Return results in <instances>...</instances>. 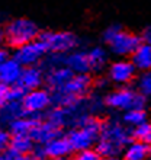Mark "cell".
Wrapping results in <instances>:
<instances>
[{
	"instance_id": "obj_1",
	"label": "cell",
	"mask_w": 151,
	"mask_h": 160,
	"mask_svg": "<svg viewBox=\"0 0 151 160\" xmlns=\"http://www.w3.org/2000/svg\"><path fill=\"white\" fill-rule=\"evenodd\" d=\"M103 122L93 117H81L77 127L68 132V141L71 144L73 152H83L96 146L97 140L100 138Z\"/></svg>"
},
{
	"instance_id": "obj_2",
	"label": "cell",
	"mask_w": 151,
	"mask_h": 160,
	"mask_svg": "<svg viewBox=\"0 0 151 160\" xmlns=\"http://www.w3.org/2000/svg\"><path fill=\"white\" fill-rule=\"evenodd\" d=\"M39 29L37 23L26 18H16L12 19L3 29V38L6 44L13 48L22 47L28 42L34 41L39 37Z\"/></svg>"
},
{
	"instance_id": "obj_3",
	"label": "cell",
	"mask_w": 151,
	"mask_h": 160,
	"mask_svg": "<svg viewBox=\"0 0 151 160\" xmlns=\"http://www.w3.org/2000/svg\"><path fill=\"white\" fill-rule=\"evenodd\" d=\"M103 41L109 45L113 54L121 55V57L132 55L134 51L138 48V45L143 42L141 37L131 34L128 31H124L118 25L106 28L103 32Z\"/></svg>"
},
{
	"instance_id": "obj_4",
	"label": "cell",
	"mask_w": 151,
	"mask_h": 160,
	"mask_svg": "<svg viewBox=\"0 0 151 160\" xmlns=\"http://www.w3.org/2000/svg\"><path fill=\"white\" fill-rule=\"evenodd\" d=\"M105 103L112 109L124 111V112L134 108L144 109L147 105V96H144L141 92L134 90L128 86H122L106 95Z\"/></svg>"
},
{
	"instance_id": "obj_5",
	"label": "cell",
	"mask_w": 151,
	"mask_h": 160,
	"mask_svg": "<svg viewBox=\"0 0 151 160\" xmlns=\"http://www.w3.org/2000/svg\"><path fill=\"white\" fill-rule=\"evenodd\" d=\"M90 88H92V79L89 77V74H74L61 90L55 93L60 96L58 101L61 106L73 108L80 99H83L87 95Z\"/></svg>"
},
{
	"instance_id": "obj_6",
	"label": "cell",
	"mask_w": 151,
	"mask_h": 160,
	"mask_svg": "<svg viewBox=\"0 0 151 160\" xmlns=\"http://www.w3.org/2000/svg\"><path fill=\"white\" fill-rule=\"evenodd\" d=\"M38 38L45 44L46 50L52 52V54H66V52H71L74 50L79 41L76 38V35L67 31H46L41 32Z\"/></svg>"
},
{
	"instance_id": "obj_7",
	"label": "cell",
	"mask_w": 151,
	"mask_h": 160,
	"mask_svg": "<svg viewBox=\"0 0 151 160\" xmlns=\"http://www.w3.org/2000/svg\"><path fill=\"white\" fill-rule=\"evenodd\" d=\"M51 102H52V98L50 92L45 89L38 88L26 92L25 98L22 99V106H23L25 115L38 117V114H41L42 111H45L51 105Z\"/></svg>"
},
{
	"instance_id": "obj_8",
	"label": "cell",
	"mask_w": 151,
	"mask_h": 160,
	"mask_svg": "<svg viewBox=\"0 0 151 160\" xmlns=\"http://www.w3.org/2000/svg\"><path fill=\"white\" fill-rule=\"evenodd\" d=\"M46 51L48 50H46L45 44L39 38H37V39H34V41L25 44V45L15 48L13 57H15L22 66L29 67V66H35V64L45 55Z\"/></svg>"
},
{
	"instance_id": "obj_9",
	"label": "cell",
	"mask_w": 151,
	"mask_h": 160,
	"mask_svg": "<svg viewBox=\"0 0 151 160\" xmlns=\"http://www.w3.org/2000/svg\"><path fill=\"white\" fill-rule=\"evenodd\" d=\"M100 137L115 143L118 147L122 148V150H124L131 141H134L132 130H128L125 125H122L121 122H118V121L103 122Z\"/></svg>"
},
{
	"instance_id": "obj_10",
	"label": "cell",
	"mask_w": 151,
	"mask_h": 160,
	"mask_svg": "<svg viewBox=\"0 0 151 160\" xmlns=\"http://www.w3.org/2000/svg\"><path fill=\"white\" fill-rule=\"evenodd\" d=\"M135 73H137V67L132 64V61L119 60V61H115L109 66L108 79L113 83L125 86V84L131 83L135 79Z\"/></svg>"
},
{
	"instance_id": "obj_11",
	"label": "cell",
	"mask_w": 151,
	"mask_h": 160,
	"mask_svg": "<svg viewBox=\"0 0 151 160\" xmlns=\"http://www.w3.org/2000/svg\"><path fill=\"white\" fill-rule=\"evenodd\" d=\"M22 73H23V66L15 57L3 60L0 63V83L7 84V86H15L19 83Z\"/></svg>"
},
{
	"instance_id": "obj_12",
	"label": "cell",
	"mask_w": 151,
	"mask_h": 160,
	"mask_svg": "<svg viewBox=\"0 0 151 160\" xmlns=\"http://www.w3.org/2000/svg\"><path fill=\"white\" fill-rule=\"evenodd\" d=\"M42 152H44V156L48 157V159H66V157L73 152V147L70 141H68V137H55L54 140L48 141L46 144H44L42 147Z\"/></svg>"
},
{
	"instance_id": "obj_13",
	"label": "cell",
	"mask_w": 151,
	"mask_h": 160,
	"mask_svg": "<svg viewBox=\"0 0 151 160\" xmlns=\"http://www.w3.org/2000/svg\"><path fill=\"white\" fill-rule=\"evenodd\" d=\"M60 135H61V128L54 125L50 121H39L31 132V137L34 138L35 143L42 144V146L51 141V140H54L55 137H60Z\"/></svg>"
},
{
	"instance_id": "obj_14",
	"label": "cell",
	"mask_w": 151,
	"mask_h": 160,
	"mask_svg": "<svg viewBox=\"0 0 151 160\" xmlns=\"http://www.w3.org/2000/svg\"><path fill=\"white\" fill-rule=\"evenodd\" d=\"M76 73L73 70L67 67V66H63V67H54L52 70L48 72V74L45 76L46 84L50 86V89H52L54 92H58L67 84V82L74 76Z\"/></svg>"
},
{
	"instance_id": "obj_15",
	"label": "cell",
	"mask_w": 151,
	"mask_h": 160,
	"mask_svg": "<svg viewBox=\"0 0 151 160\" xmlns=\"http://www.w3.org/2000/svg\"><path fill=\"white\" fill-rule=\"evenodd\" d=\"M64 64L70 70H73L76 74H87L89 72H92L89 55L84 51H73V52H70L64 60Z\"/></svg>"
},
{
	"instance_id": "obj_16",
	"label": "cell",
	"mask_w": 151,
	"mask_h": 160,
	"mask_svg": "<svg viewBox=\"0 0 151 160\" xmlns=\"http://www.w3.org/2000/svg\"><path fill=\"white\" fill-rule=\"evenodd\" d=\"M39 122L38 117H32V115H22L19 118L13 119L9 122V131L12 135H23L32 132L37 124Z\"/></svg>"
},
{
	"instance_id": "obj_17",
	"label": "cell",
	"mask_w": 151,
	"mask_h": 160,
	"mask_svg": "<svg viewBox=\"0 0 151 160\" xmlns=\"http://www.w3.org/2000/svg\"><path fill=\"white\" fill-rule=\"evenodd\" d=\"M42 72L35 66H29V67L23 68V73H22V77L19 80V86L23 88L26 92L29 90H34V89H38L42 83Z\"/></svg>"
},
{
	"instance_id": "obj_18",
	"label": "cell",
	"mask_w": 151,
	"mask_h": 160,
	"mask_svg": "<svg viewBox=\"0 0 151 160\" xmlns=\"http://www.w3.org/2000/svg\"><path fill=\"white\" fill-rule=\"evenodd\" d=\"M7 150L13 154H31L35 150V141L29 134L12 135Z\"/></svg>"
},
{
	"instance_id": "obj_19",
	"label": "cell",
	"mask_w": 151,
	"mask_h": 160,
	"mask_svg": "<svg viewBox=\"0 0 151 160\" xmlns=\"http://www.w3.org/2000/svg\"><path fill=\"white\" fill-rule=\"evenodd\" d=\"M131 61L134 64L137 70L147 72L151 70V45L141 42L138 48L134 51V54L131 55Z\"/></svg>"
},
{
	"instance_id": "obj_20",
	"label": "cell",
	"mask_w": 151,
	"mask_h": 160,
	"mask_svg": "<svg viewBox=\"0 0 151 160\" xmlns=\"http://www.w3.org/2000/svg\"><path fill=\"white\" fill-rule=\"evenodd\" d=\"M150 159V146L141 141H131L124 148L122 160H148Z\"/></svg>"
},
{
	"instance_id": "obj_21",
	"label": "cell",
	"mask_w": 151,
	"mask_h": 160,
	"mask_svg": "<svg viewBox=\"0 0 151 160\" xmlns=\"http://www.w3.org/2000/svg\"><path fill=\"white\" fill-rule=\"evenodd\" d=\"M25 95L26 90L21 88L19 84H15V86L2 84L0 86V102H2V105L9 103V102H22Z\"/></svg>"
},
{
	"instance_id": "obj_22",
	"label": "cell",
	"mask_w": 151,
	"mask_h": 160,
	"mask_svg": "<svg viewBox=\"0 0 151 160\" xmlns=\"http://www.w3.org/2000/svg\"><path fill=\"white\" fill-rule=\"evenodd\" d=\"M89 55V61H90V67H92L93 72H100L102 68L106 66V61H108V55H106V51L100 47H93L92 50L87 51Z\"/></svg>"
},
{
	"instance_id": "obj_23",
	"label": "cell",
	"mask_w": 151,
	"mask_h": 160,
	"mask_svg": "<svg viewBox=\"0 0 151 160\" xmlns=\"http://www.w3.org/2000/svg\"><path fill=\"white\" fill-rule=\"evenodd\" d=\"M148 119V115L145 112V109H138V108H134V109H128L124 112V117H122V122L125 125L129 127H137L139 124H143Z\"/></svg>"
},
{
	"instance_id": "obj_24",
	"label": "cell",
	"mask_w": 151,
	"mask_h": 160,
	"mask_svg": "<svg viewBox=\"0 0 151 160\" xmlns=\"http://www.w3.org/2000/svg\"><path fill=\"white\" fill-rule=\"evenodd\" d=\"M70 112H71V108H67V106H57V108H52V109L48 112L46 115V121L52 122L54 125L61 127L66 125L68 117H70Z\"/></svg>"
},
{
	"instance_id": "obj_25",
	"label": "cell",
	"mask_w": 151,
	"mask_h": 160,
	"mask_svg": "<svg viewBox=\"0 0 151 160\" xmlns=\"http://www.w3.org/2000/svg\"><path fill=\"white\" fill-rule=\"evenodd\" d=\"M95 150L99 153L100 157L118 156L122 152V148H119L115 143H112V141H109V140H106V138H102V137L97 140L96 146H95Z\"/></svg>"
},
{
	"instance_id": "obj_26",
	"label": "cell",
	"mask_w": 151,
	"mask_h": 160,
	"mask_svg": "<svg viewBox=\"0 0 151 160\" xmlns=\"http://www.w3.org/2000/svg\"><path fill=\"white\" fill-rule=\"evenodd\" d=\"M132 137L135 141H141L150 146L151 144V122L145 121L132 128Z\"/></svg>"
},
{
	"instance_id": "obj_27",
	"label": "cell",
	"mask_w": 151,
	"mask_h": 160,
	"mask_svg": "<svg viewBox=\"0 0 151 160\" xmlns=\"http://www.w3.org/2000/svg\"><path fill=\"white\" fill-rule=\"evenodd\" d=\"M137 89L141 92L144 96H151V70L143 72L137 77Z\"/></svg>"
},
{
	"instance_id": "obj_28",
	"label": "cell",
	"mask_w": 151,
	"mask_h": 160,
	"mask_svg": "<svg viewBox=\"0 0 151 160\" xmlns=\"http://www.w3.org/2000/svg\"><path fill=\"white\" fill-rule=\"evenodd\" d=\"M73 160H100V156L95 148H89V150H83V152H77Z\"/></svg>"
},
{
	"instance_id": "obj_29",
	"label": "cell",
	"mask_w": 151,
	"mask_h": 160,
	"mask_svg": "<svg viewBox=\"0 0 151 160\" xmlns=\"http://www.w3.org/2000/svg\"><path fill=\"white\" fill-rule=\"evenodd\" d=\"M10 140H12L10 131H2L0 132V147H2V150H7L9 144H10Z\"/></svg>"
},
{
	"instance_id": "obj_30",
	"label": "cell",
	"mask_w": 151,
	"mask_h": 160,
	"mask_svg": "<svg viewBox=\"0 0 151 160\" xmlns=\"http://www.w3.org/2000/svg\"><path fill=\"white\" fill-rule=\"evenodd\" d=\"M141 41L151 45V25L145 26V29L143 31V34H141Z\"/></svg>"
},
{
	"instance_id": "obj_31",
	"label": "cell",
	"mask_w": 151,
	"mask_h": 160,
	"mask_svg": "<svg viewBox=\"0 0 151 160\" xmlns=\"http://www.w3.org/2000/svg\"><path fill=\"white\" fill-rule=\"evenodd\" d=\"M108 80H109V79H103V77L97 79L96 80V86H97V88H105L106 84H108Z\"/></svg>"
},
{
	"instance_id": "obj_32",
	"label": "cell",
	"mask_w": 151,
	"mask_h": 160,
	"mask_svg": "<svg viewBox=\"0 0 151 160\" xmlns=\"http://www.w3.org/2000/svg\"><path fill=\"white\" fill-rule=\"evenodd\" d=\"M100 160H121L118 156H110V157H100Z\"/></svg>"
},
{
	"instance_id": "obj_33",
	"label": "cell",
	"mask_w": 151,
	"mask_h": 160,
	"mask_svg": "<svg viewBox=\"0 0 151 160\" xmlns=\"http://www.w3.org/2000/svg\"><path fill=\"white\" fill-rule=\"evenodd\" d=\"M52 160H66V159H52Z\"/></svg>"
},
{
	"instance_id": "obj_34",
	"label": "cell",
	"mask_w": 151,
	"mask_h": 160,
	"mask_svg": "<svg viewBox=\"0 0 151 160\" xmlns=\"http://www.w3.org/2000/svg\"><path fill=\"white\" fill-rule=\"evenodd\" d=\"M150 157H151V144H150Z\"/></svg>"
},
{
	"instance_id": "obj_35",
	"label": "cell",
	"mask_w": 151,
	"mask_h": 160,
	"mask_svg": "<svg viewBox=\"0 0 151 160\" xmlns=\"http://www.w3.org/2000/svg\"><path fill=\"white\" fill-rule=\"evenodd\" d=\"M148 160H151V157H150V159H148Z\"/></svg>"
}]
</instances>
